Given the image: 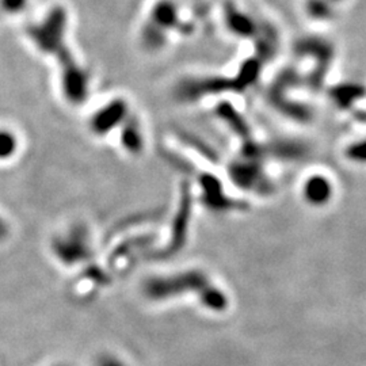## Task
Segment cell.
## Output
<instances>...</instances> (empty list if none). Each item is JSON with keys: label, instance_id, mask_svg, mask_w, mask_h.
<instances>
[{"label": "cell", "instance_id": "1", "mask_svg": "<svg viewBox=\"0 0 366 366\" xmlns=\"http://www.w3.org/2000/svg\"><path fill=\"white\" fill-rule=\"evenodd\" d=\"M66 26L67 14L64 8L55 7L41 25H34L29 29V34L37 46L45 52L55 53L62 60L63 89L66 97L71 103L79 104L87 98V77L68 52L64 41Z\"/></svg>", "mask_w": 366, "mask_h": 366}, {"label": "cell", "instance_id": "2", "mask_svg": "<svg viewBox=\"0 0 366 366\" xmlns=\"http://www.w3.org/2000/svg\"><path fill=\"white\" fill-rule=\"evenodd\" d=\"M206 278L200 271H185L172 275H156L144 282L143 292L149 300L163 301L174 299L185 292L200 291L201 296L208 291Z\"/></svg>", "mask_w": 366, "mask_h": 366}, {"label": "cell", "instance_id": "3", "mask_svg": "<svg viewBox=\"0 0 366 366\" xmlns=\"http://www.w3.org/2000/svg\"><path fill=\"white\" fill-rule=\"evenodd\" d=\"M52 251L59 262L67 266H75L87 261L91 255L89 230L82 224L72 226L66 232L60 233L53 239Z\"/></svg>", "mask_w": 366, "mask_h": 366}, {"label": "cell", "instance_id": "4", "mask_svg": "<svg viewBox=\"0 0 366 366\" xmlns=\"http://www.w3.org/2000/svg\"><path fill=\"white\" fill-rule=\"evenodd\" d=\"M128 118V104L122 100H116L102 107L91 118V131L98 136L110 134Z\"/></svg>", "mask_w": 366, "mask_h": 366}, {"label": "cell", "instance_id": "5", "mask_svg": "<svg viewBox=\"0 0 366 366\" xmlns=\"http://www.w3.org/2000/svg\"><path fill=\"white\" fill-rule=\"evenodd\" d=\"M333 196V183L323 175H313L304 183V199L312 205H323Z\"/></svg>", "mask_w": 366, "mask_h": 366}, {"label": "cell", "instance_id": "6", "mask_svg": "<svg viewBox=\"0 0 366 366\" xmlns=\"http://www.w3.org/2000/svg\"><path fill=\"white\" fill-rule=\"evenodd\" d=\"M121 143L122 147L132 155H137L143 151L144 140L137 120H125V127L121 132Z\"/></svg>", "mask_w": 366, "mask_h": 366}, {"label": "cell", "instance_id": "7", "mask_svg": "<svg viewBox=\"0 0 366 366\" xmlns=\"http://www.w3.org/2000/svg\"><path fill=\"white\" fill-rule=\"evenodd\" d=\"M176 8L171 1H161L152 11V21L155 26L171 28L175 25Z\"/></svg>", "mask_w": 366, "mask_h": 366}, {"label": "cell", "instance_id": "8", "mask_svg": "<svg viewBox=\"0 0 366 366\" xmlns=\"http://www.w3.org/2000/svg\"><path fill=\"white\" fill-rule=\"evenodd\" d=\"M18 140L15 134L0 129V161H7L15 155Z\"/></svg>", "mask_w": 366, "mask_h": 366}, {"label": "cell", "instance_id": "9", "mask_svg": "<svg viewBox=\"0 0 366 366\" xmlns=\"http://www.w3.org/2000/svg\"><path fill=\"white\" fill-rule=\"evenodd\" d=\"M97 366H128L120 357L110 354V353H104L100 356L98 361H97Z\"/></svg>", "mask_w": 366, "mask_h": 366}, {"label": "cell", "instance_id": "10", "mask_svg": "<svg viewBox=\"0 0 366 366\" xmlns=\"http://www.w3.org/2000/svg\"><path fill=\"white\" fill-rule=\"evenodd\" d=\"M1 3L8 12H21V10L25 8L28 0H1Z\"/></svg>", "mask_w": 366, "mask_h": 366}, {"label": "cell", "instance_id": "11", "mask_svg": "<svg viewBox=\"0 0 366 366\" xmlns=\"http://www.w3.org/2000/svg\"><path fill=\"white\" fill-rule=\"evenodd\" d=\"M10 235V226L3 216H0V241H4Z\"/></svg>", "mask_w": 366, "mask_h": 366}, {"label": "cell", "instance_id": "12", "mask_svg": "<svg viewBox=\"0 0 366 366\" xmlns=\"http://www.w3.org/2000/svg\"><path fill=\"white\" fill-rule=\"evenodd\" d=\"M331 3H335V1H340V0H330Z\"/></svg>", "mask_w": 366, "mask_h": 366}, {"label": "cell", "instance_id": "13", "mask_svg": "<svg viewBox=\"0 0 366 366\" xmlns=\"http://www.w3.org/2000/svg\"><path fill=\"white\" fill-rule=\"evenodd\" d=\"M55 366H68V365H64V364H60V365H55Z\"/></svg>", "mask_w": 366, "mask_h": 366}]
</instances>
